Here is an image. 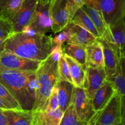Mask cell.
<instances>
[{
    "label": "cell",
    "instance_id": "cell-1",
    "mask_svg": "<svg viewBox=\"0 0 125 125\" xmlns=\"http://www.w3.org/2000/svg\"><path fill=\"white\" fill-rule=\"evenodd\" d=\"M52 37L42 33L13 32L4 42V50L24 58L41 61L50 55Z\"/></svg>",
    "mask_w": 125,
    "mask_h": 125
},
{
    "label": "cell",
    "instance_id": "cell-2",
    "mask_svg": "<svg viewBox=\"0 0 125 125\" xmlns=\"http://www.w3.org/2000/svg\"><path fill=\"white\" fill-rule=\"evenodd\" d=\"M0 83L11 93L22 109H32L37 81L35 71H22L0 67Z\"/></svg>",
    "mask_w": 125,
    "mask_h": 125
},
{
    "label": "cell",
    "instance_id": "cell-3",
    "mask_svg": "<svg viewBox=\"0 0 125 125\" xmlns=\"http://www.w3.org/2000/svg\"><path fill=\"white\" fill-rule=\"evenodd\" d=\"M63 52L62 46L54 45L50 55L40 62L35 70L37 88L32 109L33 112L45 109L52 88L59 80L58 60Z\"/></svg>",
    "mask_w": 125,
    "mask_h": 125
},
{
    "label": "cell",
    "instance_id": "cell-4",
    "mask_svg": "<svg viewBox=\"0 0 125 125\" xmlns=\"http://www.w3.org/2000/svg\"><path fill=\"white\" fill-rule=\"evenodd\" d=\"M125 99L117 92L102 110L95 112L88 125H124Z\"/></svg>",
    "mask_w": 125,
    "mask_h": 125
},
{
    "label": "cell",
    "instance_id": "cell-5",
    "mask_svg": "<svg viewBox=\"0 0 125 125\" xmlns=\"http://www.w3.org/2000/svg\"><path fill=\"white\" fill-rule=\"evenodd\" d=\"M85 4L100 10L107 25L125 16V0H86Z\"/></svg>",
    "mask_w": 125,
    "mask_h": 125
},
{
    "label": "cell",
    "instance_id": "cell-6",
    "mask_svg": "<svg viewBox=\"0 0 125 125\" xmlns=\"http://www.w3.org/2000/svg\"><path fill=\"white\" fill-rule=\"evenodd\" d=\"M71 103L80 121L85 125H88L96 112L93 108L92 99L87 96L85 89L74 86Z\"/></svg>",
    "mask_w": 125,
    "mask_h": 125
},
{
    "label": "cell",
    "instance_id": "cell-7",
    "mask_svg": "<svg viewBox=\"0 0 125 125\" xmlns=\"http://www.w3.org/2000/svg\"><path fill=\"white\" fill-rule=\"evenodd\" d=\"M48 12L51 23V31L54 34L63 30L70 22L66 0H51Z\"/></svg>",
    "mask_w": 125,
    "mask_h": 125
},
{
    "label": "cell",
    "instance_id": "cell-8",
    "mask_svg": "<svg viewBox=\"0 0 125 125\" xmlns=\"http://www.w3.org/2000/svg\"><path fill=\"white\" fill-rule=\"evenodd\" d=\"M49 4L37 2L32 18L22 32L46 34L51 30V23L48 12Z\"/></svg>",
    "mask_w": 125,
    "mask_h": 125
},
{
    "label": "cell",
    "instance_id": "cell-9",
    "mask_svg": "<svg viewBox=\"0 0 125 125\" xmlns=\"http://www.w3.org/2000/svg\"><path fill=\"white\" fill-rule=\"evenodd\" d=\"M40 61L24 58L4 50L0 51V67L22 71H35Z\"/></svg>",
    "mask_w": 125,
    "mask_h": 125
},
{
    "label": "cell",
    "instance_id": "cell-10",
    "mask_svg": "<svg viewBox=\"0 0 125 125\" xmlns=\"http://www.w3.org/2000/svg\"><path fill=\"white\" fill-rule=\"evenodd\" d=\"M37 0H24L18 10L9 18L13 32L23 31L29 24L35 11Z\"/></svg>",
    "mask_w": 125,
    "mask_h": 125
},
{
    "label": "cell",
    "instance_id": "cell-11",
    "mask_svg": "<svg viewBox=\"0 0 125 125\" xmlns=\"http://www.w3.org/2000/svg\"><path fill=\"white\" fill-rule=\"evenodd\" d=\"M101 43L103 51L104 68L107 77L111 76L119 71L120 68V57L111 45L103 38L97 39Z\"/></svg>",
    "mask_w": 125,
    "mask_h": 125
},
{
    "label": "cell",
    "instance_id": "cell-12",
    "mask_svg": "<svg viewBox=\"0 0 125 125\" xmlns=\"http://www.w3.org/2000/svg\"><path fill=\"white\" fill-rule=\"evenodd\" d=\"M87 86L85 89L86 95L92 99L95 92L101 87L106 80V74L104 67H91L86 68Z\"/></svg>",
    "mask_w": 125,
    "mask_h": 125
},
{
    "label": "cell",
    "instance_id": "cell-13",
    "mask_svg": "<svg viewBox=\"0 0 125 125\" xmlns=\"http://www.w3.org/2000/svg\"><path fill=\"white\" fill-rule=\"evenodd\" d=\"M115 92V90L112 84L107 80L105 81L92 98L94 111L98 112L102 110L109 102Z\"/></svg>",
    "mask_w": 125,
    "mask_h": 125
},
{
    "label": "cell",
    "instance_id": "cell-14",
    "mask_svg": "<svg viewBox=\"0 0 125 125\" xmlns=\"http://www.w3.org/2000/svg\"><path fill=\"white\" fill-rule=\"evenodd\" d=\"M63 54L69 67L70 73L73 85L77 87L85 89L87 86L86 74L87 67L80 64L65 54L63 53Z\"/></svg>",
    "mask_w": 125,
    "mask_h": 125
},
{
    "label": "cell",
    "instance_id": "cell-15",
    "mask_svg": "<svg viewBox=\"0 0 125 125\" xmlns=\"http://www.w3.org/2000/svg\"><path fill=\"white\" fill-rule=\"evenodd\" d=\"M63 113L59 107L54 111L45 109L32 111V125H59Z\"/></svg>",
    "mask_w": 125,
    "mask_h": 125
},
{
    "label": "cell",
    "instance_id": "cell-16",
    "mask_svg": "<svg viewBox=\"0 0 125 125\" xmlns=\"http://www.w3.org/2000/svg\"><path fill=\"white\" fill-rule=\"evenodd\" d=\"M7 125H32V111L22 109H3Z\"/></svg>",
    "mask_w": 125,
    "mask_h": 125
},
{
    "label": "cell",
    "instance_id": "cell-17",
    "mask_svg": "<svg viewBox=\"0 0 125 125\" xmlns=\"http://www.w3.org/2000/svg\"><path fill=\"white\" fill-rule=\"evenodd\" d=\"M71 31V35L67 43L87 45L96 40V38L84 28L70 22L67 25Z\"/></svg>",
    "mask_w": 125,
    "mask_h": 125
},
{
    "label": "cell",
    "instance_id": "cell-18",
    "mask_svg": "<svg viewBox=\"0 0 125 125\" xmlns=\"http://www.w3.org/2000/svg\"><path fill=\"white\" fill-rule=\"evenodd\" d=\"M86 67H104L103 51L98 39L86 46Z\"/></svg>",
    "mask_w": 125,
    "mask_h": 125
},
{
    "label": "cell",
    "instance_id": "cell-19",
    "mask_svg": "<svg viewBox=\"0 0 125 125\" xmlns=\"http://www.w3.org/2000/svg\"><path fill=\"white\" fill-rule=\"evenodd\" d=\"M56 85L57 87L59 107L62 112H64L71 104L74 85L70 82L61 79L57 81Z\"/></svg>",
    "mask_w": 125,
    "mask_h": 125
},
{
    "label": "cell",
    "instance_id": "cell-20",
    "mask_svg": "<svg viewBox=\"0 0 125 125\" xmlns=\"http://www.w3.org/2000/svg\"><path fill=\"white\" fill-rule=\"evenodd\" d=\"M125 17H122L109 24L110 31L115 44L120 50L122 56H125Z\"/></svg>",
    "mask_w": 125,
    "mask_h": 125
},
{
    "label": "cell",
    "instance_id": "cell-21",
    "mask_svg": "<svg viewBox=\"0 0 125 125\" xmlns=\"http://www.w3.org/2000/svg\"><path fill=\"white\" fill-rule=\"evenodd\" d=\"M81 8L93 22L100 34V37H102L108 29L109 25L106 24L101 11L93 7H89L85 4H84Z\"/></svg>",
    "mask_w": 125,
    "mask_h": 125
},
{
    "label": "cell",
    "instance_id": "cell-22",
    "mask_svg": "<svg viewBox=\"0 0 125 125\" xmlns=\"http://www.w3.org/2000/svg\"><path fill=\"white\" fill-rule=\"evenodd\" d=\"M70 22L87 30L96 39L100 37V34L93 22L82 8H80L76 11Z\"/></svg>",
    "mask_w": 125,
    "mask_h": 125
},
{
    "label": "cell",
    "instance_id": "cell-23",
    "mask_svg": "<svg viewBox=\"0 0 125 125\" xmlns=\"http://www.w3.org/2000/svg\"><path fill=\"white\" fill-rule=\"evenodd\" d=\"M63 52L80 64L86 66V46L67 43Z\"/></svg>",
    "mask_w": 125,
    "mask_h": 125
},
{
    "label": "cell",
    "instance_id": "cell-24",
    "mask_svg": "<svg viewBox=\"0 0 125 125\" xmlns=\"http://www.w3.org/2000/svg\"><path fill=\"white\" fill-rule=\"evenodd\" d=\"M125 58L120 59V68L119 71L114 75L106 77V80L109 81L113 85L116 92L125 99Z\"/></svg>",
    "mask_w": 125,
    "mask_h": 125
},
{
    "label": "cell",
    "instance_id": "cell-25",
    "mask_svg": "<svg viewBox=\"0 0 125 125\" xmlns=\"http://www.w3.org/2000/svg\"><path fill=\"white\" fill-rule=\"evenodd\" d=\"M24 0H0V13L10 18L18 10Z\"/></svg>",
    "mask_w": 125,
    "mask_h": 125
},
{
    "label": "cell",
    "instance_id": "cell-26",
    "mask_svg": "<svg viewBox=\"0 0 125 125\" xmlns=\"http://www.w3.org/2000/svg\"><path fill=\"white\" fill-rule=\"evenodd\" d=\"M59 125H85L80 121L76 112L73 104H70L65 110Z\"/></svg>",
    "mask_w": 125,
    "mask_h": 125
},
{
    "label": "cell",
    "instance_id": "cell-27",
    "mask_svg": "<svg viewBox=\"0 0 125 125\" xmlns=\"http://www.w3.org/2000/svg\"><path fill=\"white\" fill-rule=\"evenodd\" d=\"M58 72L59 79L67 81L73 84L72 77L70 73L69 67L67 62L64 57L63 52L58 60Z\"/></svg>",
    "mask_w": 125,
    "mask_h": 125
},
{
    "label": "cell",
    "instance_id": "cell-28",
    "mask_svg": "<svg viewBox=\"0 0 125 125\" xmlns=\"http://www.w3.org/2000/svg\"><path fill=\"white\" fill-rule=\"evenodd\" d=\"M13 33V27L10 19L0 13V38L6 40Z\"/></svg>",
    "mask_w": 125,
    "mask_h": 125
},
{
    "label": "cell",
    "instance_id": "cell-29",
    "mask_svg": "<svg viewBox=\"0 0 125 125\" xmlns=\"http://www.w3.org/2000/svg\"><path fill=\"white\" fill-rule=\"evenodd\" d=\"M0 97L8 103L12 108L21 109L16 99L1 83H0Z\"/></svg>",
    "mask_w": 125,
    "mask_h": 125
},
{
    "label": "cell",
    "instance_id": "cell-30",
    "mask_svg": "<svg viewBox=\"0 0 125 125\" xmlns=\"http://www.w3.org/2000/svg\"><path fill=\"white\" fill-rule=\"evenodd\" d=\"M85 2L86 0H66L67 8L70 21L76 11L81 8L85 4Z\"/></svg>",
    "mask_w": 125,
    "mask_h": 125
},
{
    "label": "cell",
    "instance_id": "cell-31",
    "mask_svg": "<svg viewBox=\"0 0 125 125\" xmlns=\"http://www.w3.org/2000/svg\"><path fill=\"white\" fill-rule=\"evenodd\" d=\"M59 107L58 103V96H57V85H54L52 89L51 94L49 96L46 103L45 109L50 110V111H54Z\"/></svg>",
    "mask_w": 125,
    "mask_h": 125
},
{
    "label": "cell",
    "instance_id": "cell-32",
    "mask_svg": "<svg viewBox=\"0 0 125 125\" xmlns=\"http://www.w3.org/2000/svg\"><path fill=\"white\" fill-rule=\"evenodd\" d=\"M71 35V31L69 28L66 26L63 30L57 33V35L54 37L52 38V43L54 45H61L62 46L63 44L66 42H68Z\"/></svg>",
    "mask_w": 125,
    "mask_h": 125
},
{
    "label": "cell",
    "instance_id": "cell-33",
    "mask_svg": "<svg viewBox=\"0 0 125 125\" xmlns=\"http://www.w3.org/2000/svg\"><path fill=\"white\" fill-rule=\"evenodd\" d=\"M0 125H7L6 117L3 112V109L0 108Z\"/></svg>",
    "mask_w": 125,
    "mask_h": 125
},
{
    "label": "cell",
    "instance_id": "cell-34",
    "mask_svg": "<svg viewBox=\"0 0 125 125\" xmlns=\"http://www.w3.org/2000/svg\"><path fill=\"white\" fill-rule=\"evenodd\" d=\"M0 108L6 109H11L12 107L8 103L6 102L5 100H4L3 99H2L0 97Z\"/></svg>",
    "mask_w": 125,
    "mask_h": 125
},
{
    "label": "cell",
    "instance_id": "cell-35",
    "mask_svg": "<svg viewBox=\"0 0 125 125\" xmlns=\"http://www.w3.org/2000/svg\"><path fill=\"white\" fill-rule=\"evenodd\" d=\"M5 40H4V39L0 38V51L4 50V43Z\"/></svg>",
    "mask_w": 125,
    "mask_h": 125
},
{
    "label": "cell",
    "instance_id": "cell-36",
    "mask_svg": "<svg viewBox=\"0 0 125 125\" xmlns=\"http://www.w3.org/2000/svg\"><path fill=\"white\" fill-rule=\"evenodd\" d=\"M51 0H37L38 2L40 3H50Z\"/></svg>",
    "mask_w": 125,
    "mask_h": 125
}]
</instances>
